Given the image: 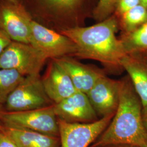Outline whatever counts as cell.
<instances>
[{
    "label": "cell",
    "instance_id": "cell-1",
    "mask_svg": "<svg viewBox=\"0 0 147 147\" xmlns=\"http://www.w3.org/2000/svg\"><path fill=\"white\" fill-rule=\"evenodd\" d=\"M119 102L110 123L89 147L129 144L147 147V131L142 106L129 76L119 80Z\"/></svg>",
    "mask_w": 147,
    "mask_h": 147
},
{
    "label": "cell",
    "instance_id": "cell-2",
    "mask_svg": "<svg viewBox=\"0 0 147 147\" xmlns=\"http://www.w3.org/2000/svg\"><path fill=\"white\" fill-rule=\"evenodd\" d=\"M118 22L115 16L88 27H75L62 33L76 45L75 56L95 60L108 69H122L121 62L126 55L121 40L116 37Z\"/></svg>",
    "mask_w": 147,
    "mask_h": 147
},
{
    "label": "cell",
    "instance_id": "cell-3",
    "mask_svg": "<svg viewBox=\"0 0 147 147\" xmlns=\"http://www.w3.org/2000/svg\"><path fill=\"white\" fill-rule=\"evenodd\" d=\"M1 121L3 126L59 137L58 118L53 104L45 107L20 112L5 111Z\"/></svg>",
    "mask_w": 147,
    "mask_h": 147
},
{
    "label": "cell",
    "instance_id": "cell-4",
    "mask_svg": "<svg viewBox=\"0 0 147 147\" xmlns=\"http://www.w3.org/2000/svg\"><path fill=\"white\" fill-rule=\"evenodd\" d=\"M47 59L31 44L12 41L0 55V69H13L25 76L40 75Z\"/></svg>",
    "mask_w": 147,
    "mask_h": 147
},
{
    "label": "cell",
    "instance_id": "cell-5",
    "mask_svg": "<svg viewBox=\"0 0 147 147\" xmlns=\"http://www.w3.org/2000/svg\"><path fill=\"white\" fill-rule=\"evenodd\" d=\"M44 90L40 75L25 76L8 98L5 111L32 110L53 105Z\"/></svg>",
    "mask_w": 147,
    "mask_h": 147
},
{
    "label": "cell",
    "instance_id": "cell-6",
    "mask_svg": "<svg viewBox=\"0 0 147 147\" xmlns=\"http://www.w3.org/2000/svg\"><path fill=\"white\" fill-rule=\"evenodd\" d=\"M30 44L48 59L75 56L78 49L68 37L32 20Z\"/></svg>",
    "mask_w": 147,
    "mask_h": 147
},
{
    "label": "cell",
    "instance_id": "cell-7",
    "mask_svg": "<svg viewBox=\"0 0 147 147\" xmlns=\"http://www.w3.org/2000/svg\"><path fill=\"white\" fill-rule=\"evenodd\" d=\"M114 115L92 123H70L58 119L61 147H89L104 131Z\"/></svg>",
    "mask_w": 147,
    "mask_h": 147
},
{
    "label": "cell",
    "instance_id": "cell-8",
    "mask_svg": "<svg viewBox=\"0 0 147 147\" xmlns=\"http://www.w3.org/2000/svg\"><path fill=\"white\" fill-rule=\"evenodd\" d=\"M119 80L101 76L86 94L100 118L114 115L119 102Z\"/></svg>",
    "mask_w": 147,
    "mask_h": 147
},
{
    "label": "cell",
    "instance_id": "cell-9",
    "mask_svg": "<svg viewBox=\"0 0 147 147\" xmlns=\"http://www.w3.org/2000/svg\"><path fill=\"white\" fill-rule=\"evenodd\" d=\"M32 20L20 5L8 2L0 11V27L13 42L30 44Z\"/></svg>",
    "mask_w": 147,
    "mask_h": 147
},
{
    "label": "cell",
    "instance_id": "cell-10",
    "mask_svg": "<svg viewBox=\"0 0 147 147\" xmlns=\"http://www.w3.org/2000/svg\"><path fill=\"white\" fill-rule=\"evenodd\" d=\"M53 106L58 119L67 122L86 123L99 119L87 95L82 92H76Z\"/></svg>",
    "mask_w": 147,
    "mask_h": 147
},
{
    "label": "cell",
    "instance_id": "cell-11",
    "mask_svg": "<svg viewBox=\"0 0 147 147\" xmlns=\"http://www.w3.org/2000/svg\"><path fill=\"white\" fill-rule=\"evenodd\" d=\"M42 80L47 96L53 104L78 92L68 73L56 59H52Z\"/></svg>",
    "mask_w": 147,
    "mask_h": 147
},
{
    "label": "cell",
    "instance_id": "cell-12",
    "mask_svg": "<svg viewBox=\"0 0 147 147\" xmlns=\"http://www.w3.org/2000/svg\"><path fill=\"white\" fill-rule=\"evenodd\" d=\"M56 59L67 71L78 92L87 94L96 82L105 75L99 68L81 63L70 56Z\"/></svg>",
    "mask_w": 147,
    "mask_h": 147
},
{
    "label": "cell",
    "instance_id": "cell-13",
    "mask_svg": "<svg viewBox=\"0 0 147 147\" xmlns=\"http://www.w3.org/2000/svg\"><path fill=\"white\" fill-rule=\"evenodd\" d=\"M121 67L128 74L143 107L147 105V59L141 53L126 54Z\"/></svg>",
    "mask_w": 147,
    "mask_h": 147
},
{
    "label": "cell",
    "instance_id": "cell-14",
    "mask_svg": "<svg viewBox=\"0 0 147 147\" xmlns=\"http://www.w3.org/2000/svg\"><path fill=\"white\" fill-rule=\"evenodd\" d=\"M1 130L18 147H61L59 137L1 125Z\"/></svg>",
    "mask_w": 147,
    "mask_h": 147
},
{
    "label": "cell",
    "instance_id": "cell-15",
    "mask_svg": "<svg viewBox=\"0 0 147 147\" xmlns=\"http://www.w3.org/2000/svg\"><path fill=\"white\" fill-rule=\"evenodd\" d=\"M126 54L140 53L147 50V22L131 33L124 34L121 39Z\"/></svg>",
    "mask_w": 147,
    "mask_h": 147
},
{
    "label": "cell",
    "instance_id": "cell-16",
    "mask_svg": "<svg viewBox=\"0 0 147 147\" xmlns=\"http://www.w3.org/2000/svg\"><path fill=\"white\" fill-rule=\"evenodd\" d=\"M124 34L131 33L147 22V9L142 5H137L120 16Z\"/></svg>",
    "mask_w": 147,
    "mask_h": 147
},
{
    "label": "cell",
    "instance_id": "cell-17",
    "mask_svg": "<svg viewBox=\"0 0 147 147\" xmlns=\"http://www.w3.org/2000/svg\"><path fill=\"white\" fill-rule=\"evenodd\" d=\"M25 77L15 70L0 69V105L5 104L9 96Z\"/></svg>",
    "mask_w": 147,
    "mask_h": 147
},
{
    "label": "cell",
    "instance_id": "cell-18",
    "mask_svg": "<svg viewBox=\"0 0 147 147\" xmlns=\"http://www.w3.org/2000/svg\"><path fill=\"white\" fill-rule=\"evenodd\" d=\"M117 0H99L93 11L95 19L103 21L111 16L115 11Z\"/></svg>",
    "mask_w": 147,
    "mask_h": 147
},
{
    "label": "cell",
    "instance_id": "cell-19",
    "mask_svg": "<svg viewBox=\"0 0 147 147\" xmlns=\"http://www.w3.org/2000/svg\"><path fill=\"white\" fill-rule=\"evenodd\" d=\"M140 5H141V0H117L115 11L118 16H121L127 11Z\"/></svg>",
    "mask_w": 147,
    "mask_h": 147
},
{
    "label": "cell",
    "instance_id": "cell-20",
    "mask_svg": "<svg viewBox=\"0 0 147 147\" xmlns=\"http://www.w3.org/2000/svg\"><path fill=\"white\" fill-rule=\"evenodd\" d=\"M11 42V38L0 27V55Z\"/></svg>",
    "mask_w": 147,
    "mask_h": 147
},
{
    "label": "cell",
    "instance_id": "cell-21",
    "mask_svg": "<svg viewBox=\"0 0 147 147\" xmlns=\"http://www.w3.org/2000/svg\"><path fill=\"white\" fill-rule=\"evenodd\" d=\"M0 147H18V146L9 137L1 130Z\"/></svg>",
    "mask_w": 147,
    "mask_h": 147
},
{
    "label": "cell",
    "instance_id": "cell-22",
    "mask_svg": "<svg viewBox=\"0 0 147 147\" xmlns=\"http://www.w3.org/2000/svg\"><path fill=\"white\" fill-rule=\"evenodd\" d=\"M51 3L55 5L58 7L65 8H72L76 5L79 0H49Z\"/></svg>",
    "mask_w": 147,
    "mask_h": 147
},
{
    "label": "cell",
    "instance_id": "cell-23",
    "mask_svg": "<svg viewBox=\"0 0 147 147\" xmlns=\"http://www.w3.org/2000/svg\"><path fill=\"white\" fill-rule=\"evenodd\" d=\"M142 119L144 127L147 131V105L142 109Z\"/></svg>",
    "mask_w": 147,
    "mask_h": 147
},
{
    "label": "cell",
    "instance_id": "cell-24",
    "mask_svg": "<svg viewBox=\"0 0 147 147\" xmlns=\"http://www.w3.org/2000/svg\"><path fill=\"white\" fill-rule=\"evenodd\" d=\"M105 147H137L132 146V145H129V144H115V145H111L109 146H106Z\"/></svg>",
    "mask_w": 147,
    "mask_h": 147
},
{
    "label": "cell",
    "instance_id": "cell-25",
    "mask_svg": "<svg viewBox=\"0 0 147 147\" xmlns=\"http://www.w3.org/2000/svg\"><path fill=\"white\" fill-rule=\"evenodd\" d=\"M7 1L9 3L13 4V5H20V3H19L20 0H7Z\"/></svg>",
    "mask_w": 147,
    "mask_h": 147
},
{
    "label": "cell",
    "instance_id": "cell-26",
    "mask_svg": "<svg viewBox=\"0 0 147 147\" xmlns=\"http://www.w3.org/2000/svg\"><path fill=\"white\" fill-rule=\"evenodd\" d=\"M3 105H0V121H1V117L3 115V113L5 112V111L4 110V108L3 107Z\"/></svg>",
    "mask_w": 147,
    "mask_h": 147
},
{
    "label": "cell",
    "instance_id": "cell-27",
    "mask_svg": "<svg viewBox=\"0 0 147 147\" xmlns=\"http://www.w3.org/2000/svg\"><path fill=\"white\" fill-rule=\"evenodd\" d=\"M141 5L147 9V0H141Z\"/></svg>",
    "mask_w": 147,
    "mask_h": 147
},
{
    "label": "cell",
    "instance_id": "cell-28",
    "mask_svg": "<svg viewBox=\"0 0 147 147\" xmlns=\"http://www.w3.org/2000/svg\"><path fill=\"white\" fill-rule=\"evenodd\" d=\"M141 53L142 55L145 57V58H146L147 59V51H144V52H143L142 53Z\"/></svg>",
    "mask_w": 147,
    "mask_h": 147
},
{
    "label": "cell",
    "instance_id": "cell-29",
    "mask_svg": "<svg viewBox=\"0 0 147 147\" xmlns=\"http://www.w3.org/2000/svg\"><path fill=\"white\" fill-rule=\"evenodd\" d=\"M0 127H1V125H0ZM0 133H1V127H0Z\"/></svg>",
    "mask_w": 147,
    "mask_h": 147
},
{
    "label": "cell",
    "instance_id": "cell-30",
    "mask_svg": "<svg viewBox=\"0 0 147 147\" xmlns=\"http://www.w3.org/2000/svg\"></svg>",
    "mask_w": 147,
    "mask_h": 147
}]
</instances>
